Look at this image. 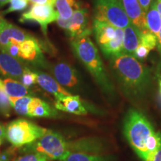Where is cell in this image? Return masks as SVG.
Masks as SVG:
<instances>
[{"label": "cell", "instance_id": "obj_9", "mask_svg": "<svg viewBox=\"0 0 161 161\" xmlns=\"http://www.w3.org/2000/svg\"><path fill=\"white\" fill-rule=\"evenodd\" d=\"M66 33L72 40L90 35L92 29L89 25V14L88 10L84 6L74 12L72 17L68 19V26Z\"/></svg>", "mask_w": 161, "mask_h": 161}, {"label": "cell", "instance_id": "obj_7", "mask_svg": "<svg viewBox=\"0 0 161 161\" xmlns=\"http://www.w3.org/2000/svg\"><path fill=\"white\" fill-rule=\"evenodd\" d=\"M59 15L54 6L49 4H33L29 11L21 15L19 21L21 23L36 22L46 35L48 25L56 21Z\"/></svg>", "mask_w": 161, "mask_h": 161}, {"label": "cell", "instance_id": "obj_12", "mask_svg": "<svg viewBox=\"0 0 161 161\" xmlns=\"http://www.w3.org/2000/svg\"><path fill=\"white\" fill-rule=\"evenodd\" d=\"M130 23L142 33L148 31L146 23V13L141 7L138 0H120Z\"/></svg>", "mask_w": 161, "mask_h": 161}, {"label": "cell", "instance_id": "obj_36", "mask_svg": "<svg viewBox=\"0 0 161 161\" xmlns=\"http://www.w3.org/2000/svg\"><path fill=\"white\" fill-rule=\"evenodd\" d=\"M158 92H159V98H160V102L161 103V73L158 75Z\"/></svg>", "mask_w": 161, "mask_h": 161}, {"label": "cell", "instance_id": "obj_37", "mask_svg": "<svg viewBox=\"0 0 161 161\" xmlns=\"http://www.w3.org/2000/svg\"><path fill=\"white\" fill-rule=\"evenodd\" d=\"M154 3H155L156 8L161 16V0H154Z\"/></svg>", "mask_w": 161, "mask_h": 161}, {"label": "cell", "instance_id": "obj_17", "mask_svg": "<svg viewBox=\"0 0 161 161\" xmlns=\"http://www.w3.org/2000/svg\"><path fill=\"white\" fill-rule=\"evenodd\" d=\"M35 72L37 74V84L42 89L53 95L55 98L71 94L49 74L40 71Z\"/></svg>", "mask_w": 161, "mask_h": 161}, {"label": "cell", "instance_id": "obj_25", "mask_svg": "<svg viewBox=\"0 0 161 161\" xmlns=\"http://www.w3.org/2000/svg\"><path fill=\"white\" fill-rule=\"evenodd\" d=\"M59 161H110L106 156L102 154H92L81 152L70 153Z\"/></svg>", "mask_w": 161, "mask_h": 161}, {"label": "cell", "instance_id": "obj_10", "mask_svg": "<svg viewBox=\"0 0 161 161\" xmlns=\"http://www.w3.org/2000/svg\"><path fill=\"white\" fill-rule=\"evenodd\" d=\"M26 67L19 60L0 50V74L20 81Z\"/></svg>", "mask_w": 161, "mask_h": 161}, {"label": "cell", "instance_id": "obj_19", "mask_svg": "<svg viewBox=\"0 0 161 161\" xmlns=\"http://www.w3.org/2000/svg\"><path fill=\"white\" fill-rule=\"evenodd\" d=\"M142 32L130 23L124 29L123 46L122 52L130 55H134L140 42Z\"/></svg>", "mask_w": 161, "mask_h": 161}, {"label": "cell", "instance_id": "obj_11", "mask_svg": "<svg viewBox=\"0 0 161 161\" xmlns=\"http://www.w3.org/2000/svg\"><path fill=\"white\" fill-rule=\"evenodd\" d=\"M19 52L20 60L22 62L28 61L32 64H40L41 66L45 62L41 46L36 38L19 43Z\"/></svg>", "mask_w": 161, "mask_h": 161}, {"label": "cell", "instance_id": "obj_28", "mask_svg": "<svg viewBox=\"0 0 161 161\" xmlns=\"http://www.w3.org/2000/svg\"><path fill=\"white\" fill-rule=\"evenodd\" d=\"M20 82L29 88L37 84V74L35 70H32L27 66L20 79Z\"/></svg>", "mask_w": 161, "mask_h": 161}, {"label": "cell", "instance_id": "obj_35", "mask_svg": "<svg viewBox=\"0 0 161 161\" xmlns=\"http://www.w3.org/2000/svg\"><path fill=\"white\" fill-rule=\"evenodd\" d=\"M157 40H158L157 47H158L159 52H160V53L161 55V29H160V32H159V35L158 36V37H157Z\"/></svg>", "mask_w": 161, "mask_h": 161}, {"label": "cell", "instance_id": "obj_18", "mask_svg": "<svg viewBox=\"0 0 161 161\" xmlns=\"http://www.w3.org/2000/svg\"><path fill=\"white\" fill-rule=\"evenodd\" d=\"M58 116V111L45 101L33 97L29 106L28 116L30 117L53 118Z\"/></svg>", "mask_w": 161, "mask_h": 161}, {"label": "cell", "instance_id": "obj_16", "mask_svg": "<svg viewBox=\"0 0 161 161\" xmlns=\"http://www.w3.org/2000/svg\"><path fill=\"white\" fill-rule=\"evenodd\" d=\"M70 153L81 152L101 154L104 152L103 143L96 138H82L69 141Z\"/></svg>", "mask_w": 161, "mask_h": 161}, {"label": "cell", "instance_id": "obj_38", "mask_svg": "<svg viewBox=\"0 0 161 161\" xmlns=\"http://www.w3.org/2000/svg\"><path fill=\"white\" fill-rule=\"evenodd\" d=\"M0 137L5 138V128L2 124H0Z\"/></svg>", "mask_w": 161, "mask_h": 161}, {"label": "cell", "instance_id": "obj_32", "mask_svg": "<svg viewBox=\"0 0 161 161\" xmlns=\"http://www.w3.org/2000/svg\"><path fill=\"white\" fill-rule=\"evenodd\" d=\"M8 23L9 22H8L7 20L4 18V15H3V14L0 13V31L4 29V27H5Z\"/></svg>", "mask_w": 161, "mask_h": 161}, {"label": "cell", "instance_id": "obj_5", "mask_svg": "<svg viewBox=\"0 0 161 161\" xmlns=\"http://www.w3.org/2000/svg\"><path fill=\"white\" fill-rule=\"evenodd\" d=\"M48 130L31 121L18 119L6 126L5 138L13 146L22 148L35 142Z\"/></svg>", "mask_w": 161, "mask_h": 161}, {"label": "cell", "instance_id": "obj_1", "mask_svg": "<svg viewBox=\"0 0 161 161\" xmlns=\"http://www.w3.org/2000/svg\"><path fill=\"white\" fill-rule=\"evenodd\" d=\"M110 66L125 95L130 98L143 97L149 87L148 68L133 55L121 53L109 58Z\"/></svg>", "mask_w": 161, "mask_h": 161}, {"label": "cell", "instance_id": "obj_4", "mask_svg": "<svg viewBox=\"0 0 161 161\" xmlns=\"http://www.w3.org/2000/svg\"><path fill=\"white\" fill-rule=\"evenodd\" d=\"M20 152L41 153L51 160H61L70 154L69 141L66 140L59 133L49 130L35 142L22 147Z\"/></svg>", "mask_w": 161, "mask_h": 161}, {"label": "cell", "instance_id": "obj_23", "mask_svg": "<svg viewBox=\"0 0 161 161\" xmlns=\"http://www.w3.org/2000/svg\"><path fill=\"white\" fill-rule=\"evenodd\" d=\"M147 30L158 37L161 29V16L156 8L154 0L146 13Z\"/></svg>", "mask_w": 161, "mask_h": 161}, {"label": "cell", "instance_id": "obj_8", "mask_svg": "<svg viewBox=\"0 0 161 161\" xmlns=\"http://www.w3.org/2000/svg\"><path fill=\"white\" fill-rule=\"evenodd\" d=\"M52 73L53 78L66 90H75L79 87L80 79L78 72L69 64L62 61L55 64L52 66Z\"/></svg>", "mask_w": 161, "mask_h": 161}, {"label": "cell", "instance_id": "obj_14", "mask_svg": "<svg viewBox=\"0 0 161 161\" xmlns=\"http://www.w3.org/2000/svg\"><path fill=\"white\" fill-rule=\"evenodd\" d=\"M117 28L103 19L94 18L92 31L98 46L100 47L108 43L115 38Z\"/></svg>", "mask_w": 161, "mask_h": 161}, {"label": "cell", "instance_id": "obj_31", "mask_svg": "<svg viewBox=\"0 0 161 161\" xmlns=\"http://www.w3.org/2000/svg\"><path fill=\"white\" fill-rule=\"evenodd\" d=\"M147 161H161V145L155 153Z\"/></svg>", "mask_w": 161, "mask_h": 161}, {"label": "cell", "instance_id": "obj_3", "mask_svg": "<svg viewBox=\"0 0 161 161\" xmlns=\"http://www.w3.org/2000/svg\"><path fill=\"white\" fill-rule=\"evenodd\" d=\"M71 46L74 55L90 72L102 91L107 95H114V86L108 77L97 47L90 35L72 40Z\"/></svg>", "mask_w": 161, "mask_h": 161}, {"label": "cell", "instance_id": "obj_29", "mask_svg": "<svg viewBox=\"0 0 161 161\" xmlns=\"http://www.w3.org/2000/svg\"><path fill=\"white\" fill-rule=\"evenodd\" d=\"M51 160L45 154L38 152L27 153L24 155L18 157L14 161H50Z\"/></svg>", "mask_w": 161, "mask_h": 161}, {"label": "cell", "instance_id": "obj_13", "mask_svg": "<svg viewBox=\"0 0 161 161\" xmlns=\"http://www.w3.org/2000/svg\"><path fill=\"white\" fill-rule=\"evenodd\" d=\"M55 108L57 110L75 115L83 116L88 113L86 106L79 96H74L72 94L55 98Z\"/></svg>", "mask_w": 161, "mask_h": 161}, {"label": "cell", "instance_id": "obj_40", "mask_svg": "<svg viewBox=\"0 0 161 161\" xmlns=\"http://www.w3.org/2000/svg\"><path fill=\"white\" fill-rule=\"evenodd\" d=\"M3 139L2 137H0V146H1L2 144H3Z\"/></svg>", "mask_w": 161, "mask_h": 161}, {"label": "cell", "instance_id": "obj_6", "mask_svg": "<svg viewBox=\"0 0 161 161\" xmlns=\"http://www.w3.org/2000/svg\"><path fill=\"white\" fill-rule=\"evenodd\" d=\"M94 18L123 29L130 24L120 0H94Z\"/></svg>", "mask_w": 161, "mask_h": 161}, {"label": "cell", "instance_id": "obj_21", "mask_svg": "<svg viewBox=\"0 0 161 161\" xmlns=\"http://www.w3.org/2000/svg\"><path fill=\"white\" fill-rule=\"evenodd\" d=\"M3 84L4 89L9 97L17 98L31 95V91L29 88L17 80L5 78L3 79Z\"/></svg>", "mask_w": 161, "mask_h": 161}, {"label": "cell", "instance_id": "obj_27", "mask_svg": "<svg viewBox=\"0 0 161 161\" xmlns=\"http://www.w3.org/2000/svg\"><path fill=\"white\" fill-rule=\"evenodd\" d=\"M29 3V0H10L8 8L1 13L3 14V15H5L12 12L22 11L28 7Z\"/></svg>", "mask_w": 161, "mask_h": 161}, {"label": "cell", "instance_id": "obj_15", "mask_svg": "<svg viewBox=\"0 0 161 161\" xmlns=\"http://www.w3.org/2000/svg\"><path fill=\"white\" fill-rule=\"evenodd\" d=\"M33 38L35 37L17 26L8 23L0 31V47H5L11 42L22 43Z\"/></svg>", "mask_w": 161, "mask_h": 161}, {"label": "cell", "instance_id": "obj_20", "mask_svg": "<svg viewBox=\"0 0 161 161\" xmlns=\"http://www.w3.org/2000/svg\"><path fill=\"white\" fill-rule=\"evenodd\" d=\"M83 6L79 0H55L54 5L59 17L66 20L69 19L74 12Z\"/></svg>", "mask_w": 161, "mask_h": 161}, {"label": "cell", "instance_id": "obj_33", "mask_svg": "<svg viewBox=\"0 0 161 161\" xmlns=\"http://www.w3.org/2000/svg\"><path fill=\"white\" fill-rule=\"evenodd\" d=\"M11 156V153L8 152H4L3 154H0V161H8Z\"/></svg>", "mask_w": 161, "mask_h": 161}, {"label": "cell", "instance_id": "obj_2", "mask_svg": "<svg viewBox=\"0 0 161 161\" xmlns=\"http://www.w3.org/2000/svg\"><path fill=\"white\" fill-rule=\"evenodd\" d=\"M123 131L132 149L143 161H147L161 145V133L157 132L143 114L135 109L126 114Z\"/></svg>", "mask_w": 161, "mask_h": 161}, {"label": "cell", "instance_id": "obj_26", "mask_svg": "<svg viewBox=\"0 0 161 161\" xmlns=\"http://www.w3.org/2000/svg\"><path fill=\"white\" fill-rule=\"evenodd\" d=\"M12 107L10 98L4 89L3 79L0 78V112L5 116H9Z\"/></svg>", "mask_w": 161, "mask_h": 161}, {"label": "cell", "instance_id": "obj_22", "mask_svg": "<svg viewBox=\"0 0 161 161\" xmlns=\"http://www.w3.org/2000/svg\"><path fill=\"white\" fill-rule=\"evenodd\" d=\"M123 37L124 29L117 28L116 35L114 40L100 47L102 53L106 58H110L112 56L118 55L122 52V46H123Z\"/></svg>", "mask_w": 161, "mask_h": 161}, {"label": "cell", "instance_id": "obj_30", "mask_svg": "<svg viewBox=\"0 0 161 161\" xmlns=\"http://www.w3.org/2000/svg\"><path fill=\"white\" fill-rule=\"evenodd\" d=\"M138 2L145 13H146L147 11L149 9L150 6L154 2V0H138Z\"/></svg>", "mask_w": 161, "mask_h": 161}, {"label": "cell", "instance_id": "obj_24", "mask_svg": "<svg viewBox=\"0 0 161 161\" xmlns=\"http://www.w3.org/2000/svg\"><path fill=\"white\" fill-rule=\"evenodd\" d=\"M12 108L18 114L23 116H28L29 106L32 99V96H26L23 97H9Z\"/></svg>", "mask_w": 161, "mask_h": 161}, {"label": "cell", "instance_id": "obj_34", "mask_svg": "<svg viewBox=\"0 0 161 161\" xmlns=\"http://www.w3.org/2000/svg\"><path fill=\"white\" fill-rule=\"evenodd\" d=\"M29 1L31 2L32 5L33 4H49V0H29Z\"/></svg>", "mask_w": 161, "mask_h": 161}, {"label": "cell", "instance_id": "obj_39", "mask_svg": "<svg viewBox=\"0 0 161 161\" xmlns=\"http://www.w3.org/2000/svg\"><path fill=\"white\" fill-rule=\"evenodd\" d=\"M10 3V0H0V8L3 7L8 3Z\"/></svg>", "mask_w": 161, "mask_h": 161}]
</instances>
